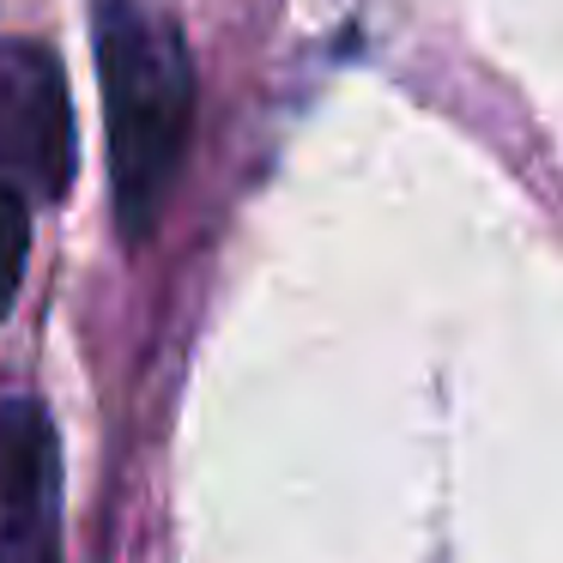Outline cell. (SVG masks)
Listing matches in <instances>:
<instances>
[{"instance_id":"cell-3","label":"cell","mask_w":563,"mask_h":563,"mask_svg":"<svg viewBox=\"0 0 563 563\" xmlns=\"http://www.w3.org/2000/svg\"><path fill=\"white\" fill-rule=\"evenodd\" d=\"M0 563H62V437L31 394H0Z\"/></svg>"},{"instance_id":"cell-2","label":"cell","mask_w":563,"mask_h":563,"mask_svg":"<svg viewBox=\"0 0 563 563\" xmlns=\"http://www.w3.org/2000/svg\"><path fill=\"white\" fill-rule=\"evenodd\" d=\"M0 183L25 200L74 188V110L62 67L37 43H0Z\"/></svg>"},{"instance_id":"cell-1","label":"cell","mask_w":563,"mask_h":563,"mask_svg":"<svg viewBox=\"0 0 563 563\" xmlns=\"http://www.w3.org/2000/svg\"><path fill=\"white\" fill-rule=\"evenodd\" d=\"M103 86V134H110V200L115 231L140 249L164 219L195 128V62L176 19L152 0H98L91 13Z\"/></svg>"},{"instance_id":"cell-4","label":"cell","mask_w":563,"mask_h":563,"mask_svg":"<svg viewBox=\"0 0 563 563\" xmlns=\"http://www.w3.org/2000/svg\"><path fill=\"white\" fill-rule=\"evenodd\" d=\"M25 255H31V200L13 183H0V316L13 309L25 285Z\"/></svg>"}]
</instances>
